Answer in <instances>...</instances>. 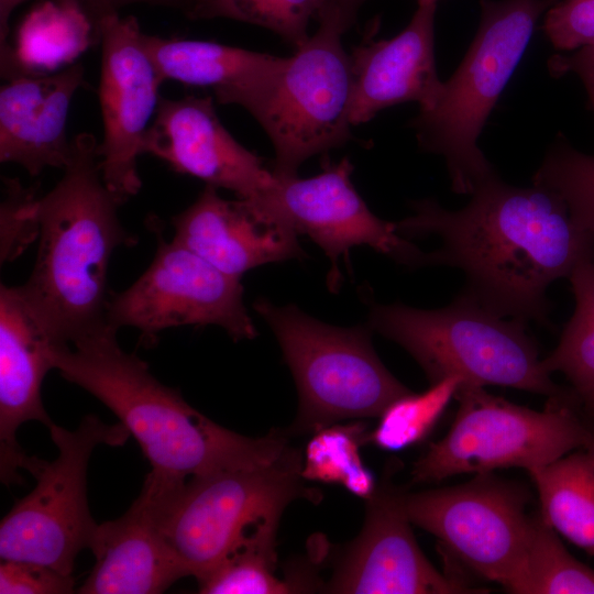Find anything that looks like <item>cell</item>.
<instances>
[{
	"instance_id": "1",
	"label": "cell",
	"mask_w": 594,
	"mask_h": 594,
	"mask_svg": "<svg viewBox=\"0 0 594 594\" xmlns=\"http://www.w3.org/2000/svg\"><path fill=\"white\" fill-rule=\"evenodd\" d=\"M459 210L432 199L413 202L414 213L396 223L405 238L438 235L439 250L422 255L420 266L462 270L466 294L502 317L544 322L546 292L594 260V233L580 229L564 200L534 184L524 188L495 174Z\"/></svg>"
},
{
	"instance_id": "2",
	"label": "cell",
	"mask_w": 594,
	"mask_h": 594,
	"mask_svg": "<svg viewBox=\"0 0 594 594\" xmlns=\"http://www.w3.org/2000/svg\"><path fill=\"white\" fill-rule=\"evenodd\" d=\"M105 324L70 344H54L53 367L105 404L139 442L155 477L184 481L216 471L275 462L290 447L288 431L250 438L221 427L158 382L147 364Z\"/></svg>"
},
{
	"instance_id": "3",
	"label": "cell",
	"mask_w": 594,
	"mask_h": 594,
	"mask_svg": "<svg viewBox=\"0 0 594 594\" xmlns=\"http://www.w3.org/2000/svg\"><path fill=\"white\" fill-rule=\"evenodd\" d=\"M63 170L57 184L35 200L38 249L20 288L55 343L70 344L107 323L110 258L134 240L120 222L121 202L102 179L92 134L72 139Z\"/></svg>"
},
{
	"instance_id": "4",
	"label": "cell",
	"mask_w": 594,
	"mask_h": 594,
	"mask_svg": "<svg viewBox=\"0 0 594 594\" xmlns=\"http://www.w3.org/2000/svg\"><path fill=\"white\" fill-rule=\"evenodd\" d=\"M302 453L289 447L275 462L216 471L184 481L147 474L141 495L186 575L200 579L255 527L279 521L296 499L317 503L320 491L305 485Z\"/></svg>"
},
{
	"instance_id": "5",
	"label": "cell",
	"mask_w": 594,
	"mask_h": 594,
	"mask_svg": "<svg viewBox=\"0 0 594 594\" xmlns=\"http://www.w3.org/2000/svg\"><path fill=\"white\" fill-rule=\"evenodd\" d=\"M557 1L482 0L480 26L464 58L414 120L421 146L444 157L457 194L471 195L496 174L477 140L538 19Z\"/></svg>"
},
{
	"instance_id": "6",
	"label": "cell",
	"mask_w": 594,
	"mask_h": 594,
	"mask_svg": "<svg viewBox=\"0 0 594 594\" xmlns=\"http://www.w3.org/2000/svg\"><path fill=\"white\" fill-rule=\"evenodd\" d=\"M526 322L506 320L469 294L439 309L374 305L369 327L403 346L430 384L459 376L463 384L513 387L548 398L571 389L557 385L543 369Z\"/></svg>"
},
{
	"instance_id": "7",
	"label": "cell",
	"mask_w": 594,
	"mask_h": 594,
	"mask_svg": "<svg viewBox=\"0 0 594 594\" xmlns=\"http://www.w3.org/2000/svg\"><path fill=\"white\" fill-rule=\"evenodd\" d=\"M256 312L268 323L292 371L298 410L289 433H315L349 419L380 417L409 391L385 367L371 328L321 322L296 306L260 298Z\"/></svg>"
},
{
	"instance_id": "8",
	"label": "cell",
	"mask_w": 594,
	"mask_h": 594,
	"mask_svg": "<svg viewBox=\"0 0 594 594\" xmlns=\"http://www.w3.org/2000/svg\"><path fill=\"white\" fill-rule=\"evenodd\" d=\"M455 398L459 407L449 431L414 463V483L508 468L529 472L585 447L590 439L588 416L572 388L548 398L542 410L468 384L460 386Z\"/></svg>"
},
{
	"instance_id": "9",
	"label": "cell",
	"mask_w": 594,
	"mask_h": 594,
	"mask_svg": "<svg viewBox=\"0 0 594 594\" xmlns=\"http://www.w3.org/2000/svg\"><path fill=\"white\" fill-rule=\"evenodd\" d=\"M58 454L40 461L34 490L16 502L0 524L1 560L42 563L73 574L79 552L89 548L98 524L87 499V470L99 444L123 446L131 436L120 421L107 425L94 415L75 430L48 427Z\"/></svg>"
},
{
	"instance_id": "10",
	"label": "cell",
	"mask_w": 594,
	"mask_h": 594,
	"mask_svg": "<svg viewBox=\"0 0 594 594\" xmlns=\"http://www.w3.org/2000/svg\"><path fill=\"white\" fill-rule=\"evenodd\" d=\"M318 19L317 32L286 58L260 121L275 150L273 173L279 176L297 175L306 160L351 135L353 77L341 35L352 19L332 4Z\"/></svg>"
},
{
	"instance_id": "11",
	"label": "cell",
	"mask_w": 594,
	"mask_h": 594,
	"mask_svg": "<svg viewBox=\"0 0 594 594\" xmlns=\"http://www.w3.org/2000/svg\"><path fill=\"white\" fill-rule=\"evenodd\" d=\"M528 492L517 483L476 474L470 482L418 493L399 492L410 522L438 538L453 558L505 590L522 560Z\"/></svg>"
},
{
	"instance_id": "12",
	"label": "cell",
	"mask_w": 594,
	"mask_h": 594,
	"mask_svg": "<svg viewBox=\"0 0 594 594\" xmlns=\"http://www.w3.org/2000/svg\"><path fill=\"white\" fill-rule=\"evenodd\" d=\"M106 322L117 330H140L144 342L182 326H218L237 341L257 334L243 301L241 279L222 273L176 240L167 242L162 237L146 271L108 301Z\"/></svg>"
},
{
	"instance_id": "13",
	"label": "cell",
	"mask_w": 594,
	"mask_h": 594,
	"mask_svg": "<svg viewBox=\"0 0 594 594\" xmlns=\"http://www.w3.org/2000/svg\"><path fill=\"white\" fill-rule=\"evenodd\" d=\"M96 28L101 47L98 97L103 127L99 165L106 186L123 202L142 187L138 160L144 154L145 135L166 79L135 18L112 14Z\"/></svg>"
},
{
	"instance_id": "14",
	"label": "cell",
	"mask_w": 594,
	"mask_h": 594,
	"mask_svg": "<svg viewBox=\"0 0 594 594\" xmlns=\"http://www.w3.org/2000/svg\"><path fill=\"white\" fill-rule=\"evenodd\" d=\"M352 170L351 162L343 158L308 178L274 174V185L257 200L323 250L331 263L330 289L340 282L339 258H346L354 246L367 245L409 266H420L424 255L397 231L395 222L369 209L352 184Z\"/></svg>"
},
{
	"instance_id": "15",
	"label": "cell",
	"mask_w": 594,
	"mask_h": 594,
	"mask_svg": "<svg viewBox=\"0 0 594 594\" xmlns=\"http://www.w3.org/2000/svg\"><path fill=\"white\" fill-rule=\"evenodd\" d=\"M386 479L365 499L360 535L345 549L322 587L340 594L483 593L454 575L439 572L420 550L399 498Z\"/></svg>"
},
{
	"instance_id": "16",
	"label": "cell",
	"mask_w": 594,
	"mask_h": 594,
	"mask_svg": "<svg viewBox=\"0 0 594 594\" xmlns=\"http://www.w3.org/2000/svg\"><path fill=\"white\" fill-rule=\"evenodd\" d=\"M144 154L174 172L199 178L238 198L261 199L275 175L263 160L240 144L221 123L212 96L161 97L146 132Z\"/></svg>"
},
{
	"instance_id": "17",
	"label": "cell",
	"mask_w": 594,
	"mask_h": 594,
	"mask_svg": "<svg viewBox=\"0 0 594 594\" xmlns=\"http://www.w3.org/2000/svg\"><path fill=\"white\" fill-rule=\"evenodd\" d=\"M172 223L174 240L237 279L257 266L304 256L299 234L280 215L261 201L224 199L211 185Z\"/></svg>"
},
{
	"instance_id": "18",
	"label": "cell",
	"mask_w": 594,
	"mask_h": 594,
	"mask_svg": "<svg viewBox=\"0 0 594 594\" xmlns=\"http://www.w3.org/2000/svg\"><path fill=\"white\" fill-rule=\"evenodd\" d=\"M56 344L26 301L20 287L0 288V477L4 485L21 482L19 470L32 473L40 459L24 453L16 432L35 420L50 427L41 387L53 367Z\"/></svg>"
},
{
	"instance_id": "19",
	"label": "cell",
	"mask_w": 594,
	"mask_h": 594,
	"mask_svg": "<svg viewBox=\"0 0 594 594\" xmlns=\"http://www.w3.org/2000/svg\"><path fill=\"white\" fill-rule=\"evenodd\" d=\"M436 4L418 2L410 22L397 35L353 50V125L398 103L414 101L421 110L435 101L443 82L435 59Z\"/></svg>"
},
{
	"instance_id": "20",
	"label": "cell",
	"mask_w": 594,
	"mask_h": 594,
	"mask_svg": "<svg viewBox=\"0 0 594 594\" xmlns=\"http://www.w3.org/2000/svg\"><path fill=\"white\" fill-rule=\"evenodd\" d=\"M0 89V162L37 176L47 167L63 169L69 161V107L85 82V67L74 63L55 73L25 75Z\"/></svg>"
},
{
	"instance_id": "21",
	"label": "cell",
	"mask_w": 594,
	"mask_h": 594,
	"mask_svg": "<svg viewBox=\"0 0 594 594\" xmlns=\"http://www.w3.org/2000/svg\"><path fill=\"white\" fill-rule=\"evenodd\" d=\"M166 80L200 87L217 102L238 105L260 122L274 96L286 58L212 41L144 34Z\"/></svg>"
},
{
	"instance_id": "22",
	"label": "cell",
	"mask_w": 594,
	"mask_h": 594,
	"mask_svg": "<svg viewBox=\"0 0 594 594\" xmlns=\"http://www.w3.org/2000/svg\"><path fill=\"white\" fill-rule=\"evenodd\" d=\"M89 549L96 563L81 594H156L187 576L140 494L118 519L98 525Z\"/></svg>"
},
{
	"instance_id": "23",
	"label": "cell",
	"mask_w": 594,
	"mask_h": 594,
	"mask_svg": "<svg viewBox=\"0 0 594 594\" xmlns=\"http://www.w3.org/2000/svg\"><path fill=\"white\" fill-rule=\"evenodd\" d=\"M94 43L97 28L75 0L42 1L23 18L14 43L0 50L1 77L55 73Z\"/></svg>"
},
{
	"instance_id": "24",
	"label": "cell",
	"mask_w": 594,
	"mask_h": 594,
	"mask_svg": "<svg viewBox=\"0 0 594 594\" xmlns=\"http://www.w3.org/2000/svg\"><path fill=\"white\" fill-rule=\"evenodd\" d=\"M529 474L543 519L594 557V453L580 448Z\"/></svg>"
},
{
	"instance_id": "25",
	"label": "cell",
	"mask_w": 594,
	"mask_h": 594,
	"mask_svg": "<svg viewBox=\"0 0 594 594\" xmlns=\"http://www.w3.org/2000/svg\"><path fill=\"white\" fill-rule=\"evenodd\" d=\"M279 521L255 527L218 565L198 579L204 594H282L318 588L316 576H276V535Z\"/></svg>"
},
{
	"instance_id": "26",
	"label": "cell",
	"mask_w": 594,
	"mask_h": 594,
	"mask_svg": "<svg viewBox=\"0 0 594 594\" xmlns=\"http://www.w3.org/2000/svg\"><path fill=\"white\" fill-rule=\"evenodd\" d=\"M506 591L515 594H594V570L576 560L540 512L529 515L521 563Z\"/></svg>"
},
{
	"instance_id": "27",
	"label": "cell",
	"mask_w": 594,
	"mask_h": 594,
	"mask_svg": "<svg viewBox=\"0 0 594 594\" xmlns=\"http://www.w3.org/2000/svg\"><path fill=\"white\" fill-rule=\"evenodd\" d=\"M568 278L575 310L557 348L541 363L549 374H564L585 415L594 417V260L580 263Z\"/></svg>"
},
{
	"instance_id": "28",
	"label": "cell",
	"mask_w": 594,
	"mask_h": 594,
	"mask_svg": "<svg viewBox=\"0 0 594 594\" xmlns=\"http://www.w3.org/2000/svg\"><path fill=\"white\" fill-rule=\"evenodd\" d=\"M366 439L367 432L360 422L334 424L315 432L302 453V477L342 485L351 494L370 498L377 483L361 460L360 447Z\"/></svg>"
},
{
	"instance_id": "29",
	"label": "cell",
	"mask_w": 594,
	"mask_h": 594,
	"mask_svg": "<svg viewBox=\"0 0 594 594\" xmlns=\"http://www.w3.org/2000/svg\"><path fill=\"white\" fill-rule=\"evenodd\" d=\"M463 380L448 376L419 394L413 392L392 402L380 415V421L367 442L385 451H399L422 441L433 429Z\"/></svg>"
},
{
	"instance_id": "30",
	"label": "cell",
	"mask_w": 594,
	"mask_h": 594,
	"mask_svg": "<svg viewBox=\"0 0 594 594\" xmlns=\"http://www.w3.org/2000/svg\"><path fill=\"white\" fill-rule=\"evenodd\" d=\"M331 0H191L186 14L193 20L227 18L275 32L298 47L308 25Z\"/></svg>"
},
{
	"instance_id": "31",
	"label": "cell",
	"mask_w": 594,
	"mask_h": 594,
	"mask_svg": "<svg viewBox=\"0 0 594 594\" xmlns=\"http://www.w3.org/2000/svg\"><path fill=\"white\" fill-rule=\"evenodd\" d=\"M534 184L559 195L574 223L594 233V155L560 140L547 153Z\"/></svg>"
},
{
	"instance_id": "32",
	"label": "cell",
	"mask_w": 594,
	"mask_h": 594,
	"mask_svg": "<svg viewBox=\"0 0 594 594\" xmlns=\"http://www.w3.org/2000/svg\"><path fill=\"white\" fill-rule=\"evenodd\" d=\"M1 202V260L14 258L36 235L34 193L16 179H6Z\"/></svg>"
},
{
	"instance_id": "33",
	"label": "cell",
	"mask_w": 594,
	"mask_h": 594,
	"mask_svg": "<svg viewBox=\"0 0 594 594\" xmlns=\"http://www.w3.org/2000/svg\"><path fill=\"white\" fill-rule=\"evenodd\" d=\"M543 31L560 51L594 45V0H558L547 10Z\"/></svg>"
},
{
	"instance_id": "34",
	"label": "cell",
	"mask_w": 594,
	"mask_h": 594,
	"mask_svg": "<svg viewBox=\"0 0 594 594\" xmlns=\"http://www.w3.org/2000/svg\"><path fill=\"white\" fill-rule=\"evenodd\" d=\"M75 592L73 574H65L50 565L1 560V594H68Z\"/></svg>"
},
{
	"instance_id": "35",
	"label": "cell",
	"mask_w": 594,
	"mask_h": 594,
	"mask_svg": "<svg viewBox=\"0 0 594 594\" xmlns=\"http://www.w3.org/2000/svg\"><path fill=\"white\" fill-rule=\"evenodd\" d=\"M549 69L552 75H578L586 88L594 111V45L554 55L549 61Z\"/></svg>"
},
{
	"instance_id": "36",
	"label": "cell",
	"mask_w": 594,
	"mask_h": 594,
	"mask_svg": "<svg viewBox=\"0 0 594 594\" xmlns=\"http://www.w3.org/2000/svg\"><path fill=\"white\" fill-rule=\"evenodd\" d=\"M95 25L105 16L119 14V10L131 4H151L166 8L188 9L191 0H75Z\"/></svg>"
},
{
	"instance_id": "37",
	"label": "cell",
	"mask_w": 594,
	"mask_h": 594,
	"mask_svg": "<svg viewBox=\"0 0 594 594\" xmlns=\"http://www.w3.org/2000/svg\"><path fill=\"white\" fill-rule=\"evenodd\" d=\"M26 0H0V50L9 43L12 12Z\"/></svg>"
},
{
	"instance_id": "38",
	"label": "cell",
	"mask_w": 594,
	"mask_h": 594,
	"mask_svg": "<svg viewBox=\"0 0 594 594\" xmlns=\"http://www.w3.org/2000/svg\"><path fill=\"white\" fill-rule=\"evenodd\" d=\"M364 0H331L330 4L336 6L343 13H345L348 16H350L352 19V15L354 14L355 9Z\"/></svg>"
},
{
	"instance_id": "39",
	"label": "cell",
	"mask_w": 594,
	"mask_h": 594,
	"mask_svg": "<svg viewBox=\"0 0 594 594\" xmlns=\"http://www.w3.org/2000/svg\"><path fill=\"white\" fill-rule=\"evenodd\" d=\"M588 422H590V439L587 443L585 444V447L583 448H586L594 453V417H588Z\"/></svg>"
},
{
	"instance_id": "40",
	"label": "cell",
	"mask_w": 594,
	"mask_h": 594,
	"mask_svg": "<svg viewBox=\"0 0 594 594\" xmlns=\"http://www.w3.org/2000/svg\"><path fill=\"white\" fill-rule=\"evenodd\" d=\"M418 2H433V3H437V0H418Z\"/></svg>"
}]
</instances>
